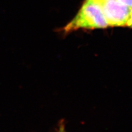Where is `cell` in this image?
<instances>
[{
  "label": "cell",
  "instance_id": "7a4b0ae2",
  "mask_svg": "<svg viewBox=\"0 0 132 132\" xmlns=\"http://www.w3.org/2000/svg\"><path fill=\"white\" fill-rule=\"evenodd\" d=\"M100 7L109 26H127L130 16L129 7L117 0H105Z\"/></svg>",
  "mask_w": 132,
  "mask_h": 132
},
{
  "label": "cell",
  "instance_id": "5b68a950",
  "mask_svg": "<svg viewBox=\"0 0 132 132\" xmlns=\"http://www.w3.org/2000/svg\"><path fill=\"white\" fill-rule=\"evenodd\" d=\"M57 132H66L65 130V126L64 123L62 122L61 123H60V125L59 126V128L58 129Z\"/></svg>",
  "mask_w": 132,
  "mask_h": 132
},
{
  "label": "cell",
  "instance_id": "6da1fadb",
  "mask_svg": "<svg viewBox=\"0 0 132 132\" xmlns=\"http://www.w3.org/2000/svg\"><path fill=\"white\" fill-rule=\"evenodd\" d=\"M108 26L100 6L86 0L75 17L63 29L65 32H69L81 28L93 29Z\"/></svg>",
  "mask_w": 132,
  "mask_h": 132
},
{
  "label": "cell",
  "instance_id": "277c9868",
  "mask_svg": "<svg viewBox=\"0 0 132 132\" xmlns=\"http://www.w3.org/2000/svg\"><path fill=\"white\" fill-rule=\"evenodd\" d=\"M127 26L132 28V7L130 8V16H129V18L128 19V21L127 22Z\"/></svg>",
  "mask_w": 132,
  "mask_h": 132
},
{
  "label": "cell",
  "instance_id": "3957f363",
  "mask_svg": "<svg viewBox=\"0 0 132 132\" xmlns=\"http://www.w3.org/2000/svg\"><path fill=\"white\" fill-rule=\"evenodd\" d=\"M117 1L122 5L129 7H132V0H117Z\"/></svg>",
  "mask_w": 132,
  "mask_h": 132
}]
</instances>
